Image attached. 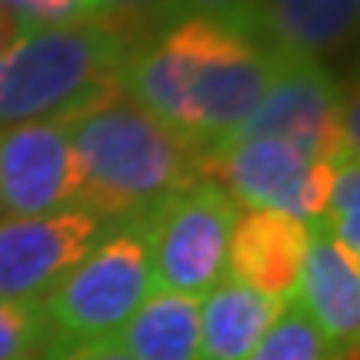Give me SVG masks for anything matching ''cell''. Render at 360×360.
Wrapping results in <instances>:
<instances>
[{
  "mask_svg": "<svg viewBox=\"0 0 360 360\" xmlns=\"http://www.w3.org/2000/svg\"><path fill=\"white\" fill-rule=\"evenodd\" d=\"M270 74L274 57L247 34L187 13L130 47L120 94L207 150L250 120Z\"/></svg>",
  "mask_w": 360,
  "mask_h": 360,
  "instance_id": "6da1fadb",
  "label": "cell"
},
{
  "mask_svg": "<svg viewBox=\"0 0 360 360\" xmlns=\"http://www.w3.org/2000/svg\"><path fill=\"white\" fill-rule=\"evenodd\" d=\"M74 154V210L97 220H147L177 191L200 180L204 150L143 107L114 94L67 117Z\"/></svg>",
  "mask_w": 360,
  "mask_h": 360,
  "instance_id": "7a4b0ae2",
  "label": "cell"
},
{
  "mask_svg": "<svg viewBox=\"0 0 360 360\" xmlns=\"http://www.w3.org/2000/svg\"><path fill=\"white\" fill-rule=\"evenodd\" d=\"M134 44L107 20L20 30L0 51V127L74 117L120 94Z\"/></svg>",
  "mask_w": 360,
  "mask_h": 360,
  "instance_id": "3957f363",
  "label": "cell"
},
{
  "mask_svg": "<svg viewBox=\"0 0 360 360\" xmlns=\"http://www.w3.org/2000/svg\"><path fill=\"white\" fill-rule=\"evenodd\" d=\"M154 290L147 220L110 224L77 267L44 294V310L60 340H114Z\"/></svg>",
  "mask_w": 360,
  "mask_h": 360,
  "instance_id": "277c9868",
  "label": "cell"
},
{
  "mask_svg": "<svg viewBox=\"0 0 360 360\" xmlns=\"http://www.w3.org/2000/svg\"><path fill=\"white\" fill-rule=\"evenodd\" d=\"M240 137L290 143L334 167L357 164V94H344L334 74L317 60L274 57L264 101L227 141Z\"/></svg>",
  "mask_w": 360,
  "mask_h": 360,
  "instance_id": "5b68a950",
  "label": "cell"
},
{
  "mask_svg": "<svg viewBox=\"0 0 360 360\" xmlns=\"http://www.w3.org/2000/svg\"><path fill=\"white\" fill-rule=\"evenodd\" d=\"M200 180L227 191L237 207L281 210L314 227L323 220L330 200L334 164L317 160L290 143L240 137L207 147L200 160Z\"/></svg>",
  "mask_w": 360,
  "mask_h": 360,
  "instance_id": "8992f818",
  "label": "cell"
},
{
  "mask_svg": "<svg viewBox=\"0 0 360 360\" xmlns=\"http://www.w3.org/2000/svg\"><path fill=\"white\" fill-rule=\"evenodd\" d=\"M237 217L240 207L233 197L210 180H193L191 187L167 197L147 217L154 287L204 297L224 277Z\"/></svg>",
  "mask_w": 360,
  "mask_h": 360,
  "instance_id": "52a82bcc",
  "label": "cell"
},
{
  "mask_svg": "<svg viewBox=\"0 0 360 360\" xmlns=\"http://www.w3.org/2000/svg\"><path fill=\"white\" fill-rule=\"evenodd\" d=\"M103 231V220L74 207L40 217H0V297H44Z\"/></svg>",
  "mask_w": 360,
  "mask_h": 360,
  "instance_id": "ba28073f",
  "label": "cell"
},
{
  "mask_svg": "<svg viewBox=\"0 0 360 360\" xmlns=\"http://www.w3.org/2000/svg\"><path fill=\"white\" fill-rule=\"evenodd\" d=\"M67 117L0 127V217H40L74 207Z\"/></svg>",
  "mask_w": 360,
  "mask_h": 360,
  "instance_id": "9c48e42d",
  "label": "cell"
},
{
  "mask_svg": "<svg viewBox=\"0 0 360 360\" xmlns=\"http://www.w3.org/2000/svg\"><path fill=\"white\" fill-rule=\"evenodd\" d=\"M294 304L327 337L337 357H354L360 340V257L347 254L321 224L310 227Z\"/></svg>",
  "mask_w": 360,
  "mask_h": 360,
  "instance_id": "30bf717a",
  "label": "cell"
},
{
  "mask_svg": "<svg viewBox=\"0 0 360 360\" xmlns=\"http://www.w3.org/2000/svg\"><path fill=\"white\" fill-rule=\"evenodd\" d=\"M307 240L310 227L304 220L281 210H247L231 231L224 277L244 283L257 294L294 300Z\"/></svg>",
  "mask_w": 360,
  "mask_h": 360,
  "instance_id": "8fae6325",
  "label": "cell"
},
{
  "mask_svg": "<svg viewBox=\"0 0 360 360\" xmlns=\"http://www.w3.org/2000/svg\"><path fill=\"white\" fill-rule=\"evenodd\" d=\"M357 13L360 0H257L244 34L270 57L321 64L354 37Z\"/></svg>",
  "mask_w": 360,
  "mask_h": 360,
  "instance_id": "7c38bea8",
  "label": "cell"
},
{
  "mask_svg": "<svg viewBox=\"0 0 360 360\" xmlns=\"http://www.w3.org/2000/svg\"><path fill=\"white\" fill-rule=\"evenodd\" d=\"M287 300L220 277L200 297V360H247Z\"/></svg>",
  "mask_w": 360,
  "mask_h": 360,
  "instance_id": "4fadbf2b",
  "label": "cell"
},
{
  "mask_svg": "<svg viewBox=\"0 0 360 360\" xmlns=\"http://www.w3.org/2000/svg\"><path fill=\"white\" fill-rule=\"evenodd\" d=\"M114 344L134 360H200V297L154 287Z\"/></svg>",
  "mask_w": 360,
  "mask_h": 360,
  "instance_id": "5bb4252c",
  "label": "cell"
},
{
  "mask_svg": "<svg viewBox=\"0 0 360 360\" xmlns=\"http://www.w3.org/2000/svg\"><path fill=\"white\" fill-rule=\"evenodd\" d=\"M57 340L44 297H0V360H44Z\"/></svg>",
  "mask_w": 360,
  "mask_h": 360,
  "instance_id": "9a60e30c",
  "label": "cell"
},
{
  "mask_svg": "<svg viewBox=\"0 0 360 360\" xmlns=\"http://www.w3.org/2000/svg\"><path fill=\"white\" fill-rule=\"evenodd\" d=\"M247 360H340L337 350L327 344V337L314 327L304 310L294 300H287L277 321L267 327V334L257 340Z\"/></svg>",
  "mask_w": 360,
  "mask_h": 360,
  "instance_id": "2e32d148",
  "label": "cell"
},
{
  "mask_svg": "<svg viewBox=\"0 0 360 360\" xmlns=\"http://www.w3.org/2000/svg\"><path fill=\"white\" fill-rule=\"evenodd\" d=\"M321 227L347 254L360 257V167L357 164L334 167V187H330V200H327Z\"/></svg>",
  "mask_w": 360,
  "mask_h": 360,
  "instance_id": "e0dca14e",
  "label": "cell"
},
{
  "mask_svg": "<svg viewBox=\"0 0 360 360\" xmlns=\"http://www.w3.org/2000/svg\"><path fill=\"white\" fill-rule=\"evenodd\" d=\"M187 17L184 0H107V24L120 27L134 40H147Z\"/></svg>",
  "mask_w": 360,
  "mask_h": 360,
  "instance_id": "ac0fdd59",
  "label": "cell"
},
{
  "mask_svg": "<svg viewBox=\"0 0 360 360\" xmlns=\"http://www.w3.org/2000/svg\"><path fill=\"white\" fill-rule=\"evenodd\" d=\"M0 11L24 27H60L84 20L64 0H0Z\"/></svg>",
  "mask_w": 360,
  "mask_h": 360,
  "instance_id": "d6986e66",
  "label": "cell"
},
{
  "mask_svg": "<svg viewBox=\"0 0 360 360\" xmlns=\"http://www.w3.org/2000/svg\"><path fill=\"white\" fill-rule=\"evenodd\" d=\"M187 4V13H197V17H210L217 24H227L233 30L244 34L247 24H250V13L257 7V0H184Z\"/></svg>",
  "mask_w": 360,
  "mask_h": 360,
  "instance_id": "ffe728a7",
  "label": "cell"
},
{
  "mask_svg": "<svg viewBox=\"0 0 360 360\" xmlns=\"http://www.w3.org/2000/svg\"><path fill=\"white\" fill-rule=\"evenodd\" d=\"M44 360H134L130 354L117 347L114 340H94V344H77V340H57Z\"/></svg>",
  "mask_w": 360,
  "mask_h": 360,
  "instance_id": "44dd1931",
  "label": "cell"
},
{
  "mask_svg": "<svg viewBox=\"0 0 360 360\" xmlns=\"http://www.w3.org/2000/svg\"><path fill=\"white\" fill-rule=\"evenodd\" d=\"M84 20H107V0H64Z\"/></svg>",
  "mask_w": 360,
  "mask_h": 360,
  "instance_id": "7402d4cb",
  "label": "cell"
}]
</instances>
